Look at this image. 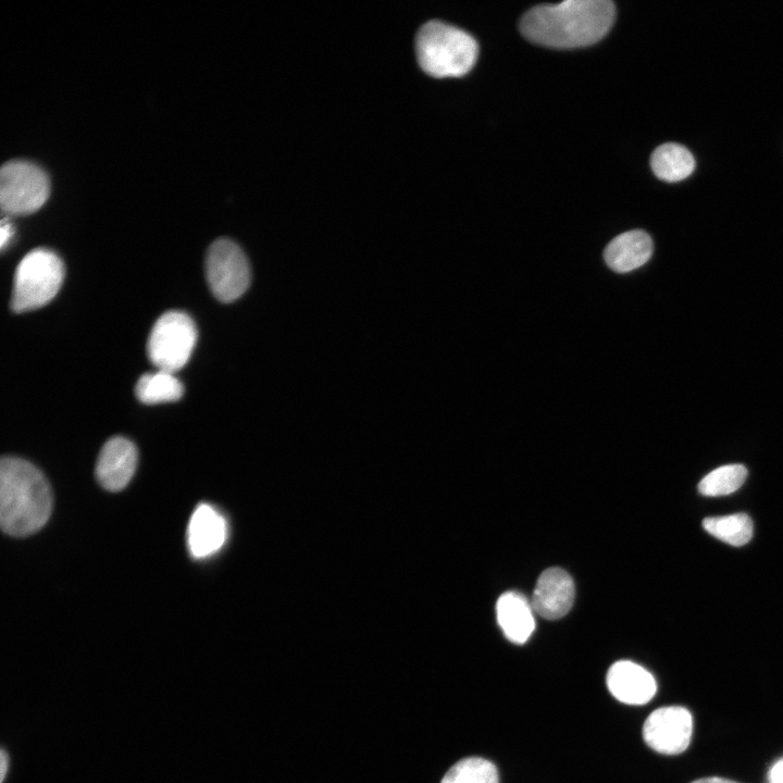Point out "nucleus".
Listing matches in <instances>:
<instances>
[{
	"label": "nucleus",
	"mask_w": 783,
	"mask_h": 783,
	"mask_svg": "<svg viewBox=\"0 0 783 783\" xmlns=\"http://www.w3.org/2000/svg\"><path fill=\"white\" fill-rule=\"evenodd\" d=\"M614 17L616 7L609 0H567L532 8L522 16L520 30L540 46L579 48L599 41Z\"/></svg>",
	"instance_id": "obj_1"
},
{
	"label": "nucleus",
	"mask_w": 783,
	"mask_h": 783,
	"mask_svg": "<svg viewBox=\"0 0 783 783\" xmlns=\"http://www.w3.org/2000/svg\"><path fill=\"white\" fill-rule=\"evenodd\" d=\"M52 509L44 474L30 462L4 457L0 462V524L4 533L23 537L39 531Z\"/></svg>",
	"instance_id": "obj_2"
},
{
	"label": "nucleus",
	"mask_w": 783,
	"mask_h": 783,
	"mask_svg": "<svg viewBox=\"0 0 783 783\" xmlns=\"http://www.w3.org/2000/svg\"><path fill=\"white\" fill-rule=\"evenodd\" d=\"M420 66L434 77H459L474 65L478 47L467 32L438 20L423 24L415 36Z\"/></svg>",
	"instance_id": "obj_3"
},
{
	"label": "nucleus",
	"mask_w": 783,
	"mask_h": 783,
	"mask_svg": "<svg viewBox=\"0 0 783 783\" xmlns=\"http://www.w3.org/2000/svg\"><path fill=\"white\" fill-rule=\"evenodd\" d=\"M64 278V265L57 253L46 248L29 251L18 263L11 296L15 312L38 309L58 294Z\"/></svg>",
	"instance_id": "obj_4"
},
{
	"label": "nucleus",
	"mask_w": 783,
	"mask_h": 783,
	"mask_svg": "<svg viewBox=\"0 0 783 783\" xmlns=\"http://www.w3.org/2000/svg\"><path fill=\"white\" fill-rule=\"evenodd\" d=\"M197 340L191 318L182 311L163 313L151 328L147 353L158 370L175 373L189 360Z\"/></svg>",
	"instance_id": "obj_5"
},
{
	"label": "nucleus",
	"mask_w": 783,
	"mask_h": 783,
	"mask_svg": "<svg viewBox=\"0 0 783 783\" xmlns=\"http://www.w3.org/2000/svg\"><path fill=\"white\" fill-rule=\"evenodd\" d=\"M206 277L214 297L233 302L250 286L251 269L241 248L228 238L214 240L206 256Z\"/></svg>",
	"instance_id": "obj_6"
},
{
	"label": "nucleus",
	"mask_w": 783,
	"mask_h": 783,
	"mask_svg": "<svg viewBox=\"0 0 783 783\" xmlns=\"http://www.w3.org/2000/svg\"><path fill=\"white\" fill-rule=\"evenodd\" d=\"M49 192V178L37 164L26 160H11L2 165L0 203L7 214H27L38 210Z\"/></svg>",
	"instance_id": "obj_7"
},
{
	"label": "nucleus",
	"mask_w": 783,
	"mask_h": 783,
	"mask_svg": "<svg viewBox=\"0 0 783 783\" xmlns=\"http://www.w3.org/2000/svg\"><path fill=\"white\" fill-rule=\"evenodd\" d=\"M692 732V714L681 706H666L654 710L643 725L645 743L663 755L683 753L689 745Z\"/></svg>",
	"instance_id": "obj_8"
},
{
	"label": "nucleus",
	"mask_w": 783,
	"mask_h": 783,
	"mask_svg": "<svg viewBox=\"0 0 783 783\" xmlns=\"http://www.w3.org/2000/svg\"><path fill=\"white\" fill-rule=\"evenodd\" d=\"M574 596L575 588L570 574L561 568L552 567L537 579L531 605L540 617L557 620L570 611Z\"/></svg>",
	"instance_id": "obj_9"
},
{
	"label": "nucleus",
	"mask_w": 783,
	"mask_h": 783,
	"mask_svg": "<svg viewBox=\"0 0 783 783\" xmlns=\"http://www.w3.org/2000/svg\"><path fill=\"white\" fill-rule=\"evenodd\" d=\"M137 449L127 438H110L101 448L96 476L100 485L110 490L123 489L133 477L137 467Z\"/></svg>",
	"instance_id": "obj_10"
},
{
	"label": "nucleus",
	"mask_w": 783,
	"mask_h": 783,
	"mask_svg": "<svg viewBox=\"0 0 783 783\" xmlns=\"http://www.w3.org/2000/svg\"><path fill=\"white\" fill-rule=\"evenodd\" d=\"M606 682L613 697L629 705L648 703L657 689L654 676L642 666L629 660L614 662L607 672Z\"/></svg>",
	"instance_id": "obj_11"
},
{
	"label": "nucleus",
	"mask_w": 783,
	"mask_h": 783,
	"mask_svg": "<svg viewBox=\"0 0 783 783\" xmlns=\"http://www.w3.org/2000/svg\"><path fill=\"white\" fill-rule=\"evenodd\" d=\"M226 539L223 515L208 504L199 505L187 527V546L194 558L201 559L216 552Z\"/></svg>",
	"instance_id": "obj_12"
},
{
	"label": "nucleus",
	"mask_w": 783,
	"mask_h": 783,
	"mask_svg": "<svg viewBox=\"0 0 783 783\" xmlns=\"http://www.w3.org/2000/svg\"><path fill=\"white\" fill-rule=\"evenodd\" d=\"M652 249L650 236L642 229H633L614 237L605 248L604 259L612 271L626 273L644 265Z\"/></svg>",
	"instance_id": "obj_13"
},
{
	"label": "nucleus",
	"mask_w": 783,
	"mask_h": 783,
	"mask_svg": "<svg viewBox=\"0 0 783 783\" xmlns=\"http://www.w3.org/2000/svg\"><path fill=\"white\" fill-rule=\"evenodd\" d=\"M533 608L522 594L504 593L496 604L497 622L505 636L512 643H525L535 627Z\"/></svg>",
	"instance_id": "obj_14"
},
{
	"label": "nucleus",
	"mask_w": 783,
	"mask_h": 783,
	"mask_svg": "<svg viewBox=\"0 0 783 783\" xmlns=\"http://www.w3.org/2000/svg\"><path fill=\"white\" fill-rule=\"evenodd\" d=\"M650 165L658 178L674 183L685 179L693 173L695 160L684 146L667 142L655 149L650 158Z\"/></svg>",
	"instance_id": "obj_15"
},
{
	"label": "nucleus",
	"mask_w": 783,
	"mask_h": 783,
	"mask_svg": "<svg viewBox=\"0 0 783 783\" xmlns=\"http://www.w3.org/2000/svg\"><path fill=\"white\" fill-rule=\"evenodd\" d=\"M135 394L141 402L156 405L178 400L184 394V387L174 373L157 370L139 377Z\"/></svg>",
	"instance_id": "obj_16"
},
{
	"label": "nucleus",
	"mask_w": 783,
	"mask_h": 783,
	"mask_svg": "<svg viewBox=\"0 0 783 783\" xmlns=\"http://www.w3.org/2000/svg\"><path fill=\"white\" fill-rule=\"evenodd\" d=\"M703 526L709 534L732 546L747 544L754 530L751 519L743 512L706 518Z\"/></svg>",
	"instance_id": "obj_17"
},
{
	"label": "nucleus",
	"mask_w": 783,
	"mask_h": 783,
	"mask_svg": "<svg viewBox=\"0 0 783 783\" xmlns=\"http://www.w3.org/2000/svg\"><path fill=\"white\" fill-rule=\"evenodd\" d=\"M440 783H498V771L489 760L468 757L455 763Z\"/></svg>",
	"instance_id": "obj_18"
},
{
	"label": "nucleus",
	"mask_w": 783,
	"mask_h": 783,
	"mask_svg": "<svg viewBox=\"0 0 783 783\" xmlns=\"http://www.w3.org/2000/svg\"><path fill=\"white\" fill-rule=\"evenodd\" d=\"M747 477V469L734 463L719 467L708 473L698 484L704 496H724L737 490Z\"/></svg>",
	"instance_id": "obj_19"
},
{
	"label": "nucleus",
	"mask_w": 783,
	"mask_h": 783,
	"mask_svg": "<svg viewBox=\"0 0 783 783\" xmlns=\"http://www.w3.org/2000/svg\"><path fill=\"white\" fill-rule=\"evenodd\" d=\"M769 783H783V758L779 759L769 770Z\"/></svg>",
	"instance_id": "obj_20"
},
{
	"label": "nucleus",
	"mask_w": 783,
	"mask_h": 783,
	"mask_svg": "<svg viewBox=\"0 0 783 783\" xmlns=\"http://www.w3.org/2000/svg\"><path fill=\"white\" fill-rule=\"evenodd\" d=\"M13 234H14V231H13L12 224L9 221L3 220L1 222V228H0V247H1V249H3L10 243L11 238L13 237Z\"/></svg>",
	"instance_id": "obj_21"
},
{
	"label": "nucleus",
	"mask_w": 783,
	"mask_h": 783,
	"mask_svg": "<svg viewBox=\"0 0 783 783\" xmlns=\"http://www.w3.org/2000/svg\"><path fill=\"white\" fill-rule=\"evenodd\" d=\"M9 768H10V754L4 748H2L1 754H0L1 783H4L5 775L9 772Z\"/></svg>",
	"instance_id": "obj_22"
},
{
	"label": "nucleus",
	"mask_w": 783,
	"mask_h": 783,
	"mask_svg": "<svg viewBox=\"0 0 783 783\" xmlns=\"http://www.w3.org/2000/svg\"><path fill=\"white\" fill-rule=\"evenodd\" d=\"M691 783H738V782L730 780V779H725V778H720V776H707V778H701V779L695 780Z\"/></svg>",
	"instance_id": "obj_23"
}]
</instances>
